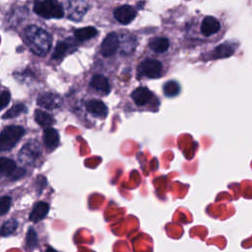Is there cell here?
Masks as SVG:
<instances>
[{
    "label": "cell",
    "mask_w": 252,
    "mask_h": 252,
    "mask_svg": "<svg viewBox=\"0 0 252 252\" xmlns=\"http://www.w3.org/2000/svg\"><path fill=\"white\" fill-rule=\"evenodd\" d=\"M16 169V163L14 160L7 158H0V175L13 174Z\"/></svg>",
    "instance_id": "7402d4cb"
},
{
    "label": "cell",
    "mask_w": 252,
    "mask_h": 252,
    "mask_svg": "<svg viewBox=\"0 0 252 252\" xmlns=\"http://www.w3.org/2000/svg\"><path fill=\"white\" fill-rule=\"evenodd\" d=\"M71 4L73 5V7L70 8L71 12L69 14V18L71 19L72 16H74L72 20H78V18H77V16H78L79 19H81L88 10L87 3H85V2H71Z\"/></svg>",
    "instance_id": "ffe728a7"
},
{
    "label": "cell",
    "mask_w": 252,
    "mask_h": 252,
    "mask_svg": "<svg viewBox=\"0 0 252 252\" xmlns=\"http://www.w3.org/2000/svg\"><path fill=\"white\" fill-rule=\"evenodd\" d=\"M97 34V31L94 27H86L75 31V36L80 41H86L94 37Z\"/></svg>",
    "instance_id": "ac0fdd59"
},
{
    "label": "cell",
    "mask_w": 252,
    "mask_h": 252,
    "mask_svg": "<svg viewBox=\"0 0 252 252\" xmlns=\"http://www.w3.org/2000/svg\"><path fill=\"white\" fill-rule=\"evenodd\" d=\"M45 252H57L55 249H53L52 247H48L46 250H45Z\"/></svg>",
    "instance_id": "83f0119b"
},
{
    "label": "cell",
    "mask_w": 252,
    "mask_h": 252,
    "mask_svg": "<svg viewBox=\"0 0 252 252\" xmlns=\"http://www.w3.org/2000/svg\"><path fill=\"white\" fill-rule=\"evenodd\" d=\"M37 104L45 109H54L61 105V98L51 93H45L37 97Z\"/></svg>",
    "instance_id": "30bf717a"
},
{
    "label": "cell",
    "mask_w": 252,
    "mask_h": 252,
    "mask_svg": "<svg viewBox=\"0 0 252 252\" xmlns=\"http://www.w3.org/2000/svg\"><path fill=\"white\" fill-rule=\"evenodd\" d=\"M162 91L165 96L167 97H173L175 95H177L180 92V85L174 81V80H170L164 83L163 87H162Z\"/></svg>",
    "instance_id": "44dd1931"
},
{
    "label": "cell",
    "mask_w": 252,
    "mask_h": 252,
    "mask_svg": "<svg viewBox=\"0 0 252 252\" xmlns=\"http://www.w3.org/2000/svg\"><path fill=\"white\" fill-rule=\"evenodd\" d=\"M49 211V205L45 202H38L34 205L33 209L30 214V220L32 222H37L44 219Z\"/></svg>",
    "instance_id": "5bb4252c"
},
{
    "label": "cell",
    "mask_w": 252,
    "mask_h": 252,
    "mask_svg": "<svg viewBox=\"0 0 252 252\" xmlns=\"http://www.w3.org/2000/svg\"><path fill=\"white\" fill-rule=\"evenodd\" d=\"M225 31L223 22L212 15L192 17L185 27V38L196 43L216 42Z\"/></svg>",
    "instance_id": "6da1fadb"
},
{
    "label": "cell",
    "mask_w": 252,
    "mask_h": 252,
    "mask_svg": "<svg viewBox=\"0 0 252 252\" xmlns=\"http://www.w3.org/2000/svg\"><path fill=\"white\" fill-rule=\"evenodd\" d=\"M17 227H18V221L15 219L8 220L2 224L0 228V234L2 236H9L16 231Z\"/></svg>",
    "instance_id": "603a6c76"
},
{
    "label": "cell",
    "mask_w": 252,
    "mask_h": 252,
    "mask_svg": "<svg viewBox=\"0 0 252 252\" xmlns=\"http://www.w3.org/2000/svg\"><path fill=\"white\" fill-rule=\"evenodd\" d=\"M38 245V238H37V233L36 231L32 228L30 227L26 236V246L27 249L32 250L34 248H36Z\"/></svg>",
    "instance_id": "d4e9b609"
},
{
    "label": "cell",
    "mask_w": 252,
    "mask_h": 252,
    "mask_svg": "<svg viewBox=\"0 0 252 252\" xmlns=\"http://www.w3.org/2000/svg\"><path fill=\"white\" fill-rule=\"evenodd\" d=\"M131 97L134 102L139 106H144L153 100L154 94L146 87H139L135 89L132 94Z\"/></svg>",
    "instance_id": "9c48e42d"
},
{
    "label": "cell",
    "mask_w": 252,
    "mask_h": 252,
    "mask_svg": "<svg viewBox=\"0 0 252 252\" xmlns=\"http://www.w3.org/2000/svg\"><path fill=\"white\" fill-rule=\"evenodd\" d=\"M139 73L142 76H146L151 79H157L163 75V65L162 63L154 58H147L145 59L138 68Z\"/></svg>",
    "instance_id": "5b68a950"
},
{
    "label": "cell",
    "mask_w": 252,
    "mask_h": 252,
    "mask_svg": "<svg viewBox=\"0 0 252 252\" xmlns=\"http://www.w3.org/2000/svg\"><path fill=\"white\" fill-rule=\"evenodd\" d=\"M90 85L92 88L102 94H108L110 92V85L108 79L103 75L94 76L91 80Z\"/></svg>",
    "instance_id": "9a60e30c"
},
{
    "label": "cell",
    "mask_w": 252,
    "mask_h": 252,
    "mask_svg": "<svg viewBox=\"0 0 252 252\" xmlns=\"http://www.w3.org/2000/svg\"><path fill=\"white\" fill-rule=\"evenodd\" d=\"M34 119L41 127H44L45 129L50 128V126H52L55 122L50 114L40 109H36L34 111Z\"/></svg>",
    "instance_id": "e0dca14e"
},
{
    "label": "cell",
    "mask_w": 252,
    "mask_h": 252,
    "mask_svg": "<svg viewBox=\"0 0 252 252\" xmlns=\"http://www.w3.org/2000/svg\"><path fill=\"white\" fill-rule=\"evenodd\" d=\"M136 14H137L136 10L132 6H130V5L119 6L113 12L114 18L120 24H123V25L130 24L135 19Z\"/></svg>",
    "instance_id": "52a82bcc"
},
{
    "label": "cell",
    "mask_w": 252,
    "mask_h": 252,
    "mask_svg": "<svg viewBox=\"0 0 252 252\" xmlns=\"http://www.w3.org/2000/svg\"><path fill=\"white\" fill-rule=\"evenodd\" d=\"M25 129L19 125H10L0 132V152L12 150L23 137Z\"/></svg>",
    "instance_id": "3957f363"
},
{
    "label": "cell",
    "mask_w": 252,
    "mask_h": 252,
    "mask_svg": "<svg viewBox=\"0 0 252 252\" xmlns=\"http://www.w3.org/2000/svg\"><path fill=\"white\" fill-rule=\"evenodd\" d=\"M24 34L26 43L34 54L44 56L49 51L52 37L45 30L32 25L25 30Z\"/></svg>",
    "instance_id": "7a4b0ae2"
},
{
    "label": "cell",
    "mask_w": 252,
    "mask_h": 252,
    "mask_svg": "<svg viewBox=\"0 0 252 252\" xmlns=\"http://www.w3.org/2000/svg\"><path fill=\"white\" fill-rule=\"evenodd\" d=\"M27 107H26V105L25 104H22V103H19V104H15L14 106H12L9 110H7L4 114H3V116H2V118L3 119H10V118H14V117H16V116H18V115H20L21 113H25V112H27Z\"/></svg>",
    "instance_id": "cb8c5ba5"
},
{
    "label": "cell",
    "mask_w": 252,
    "mask_h": 252,
    "mask_svg": "<svg viewBox=\"0 0 252 252\" xmlns=\"http://www.w3.org/2000/svg\"><path fill=\"white\" fill-rule=\"evenodd\" d=\"M119 47V38L115 32L108 33L101 43V53L105 57L112 56Z\"/></svg>",
    "instance_id": "ba28073f"
},
{
    "label": "cell",
    "mask_w": 252,
    "mask_h": 252,
    "mask_svg": "<svg viewBox=\"0 0 252 252\" xmlns=\"http://www.w3.org/2000/svg\"><path fill=\"white\" fill-rule=\"evenodd\" d=\"M33 11L40 17L45 19H59L64 16L62 6L57 1H40L33 6Z\"/></svg>",
    "instance_id": "277c9868"
},
{
    "label": "cell",
    "mask_w": 252,
    "mask_h": 252,
    "mask_svg": "<svg viewBox=\"0 0 252 252\" xmlns=\"http://www.w3.org/2000/svg\"><path fill=\"white\" fill-rule=\"evenodd\" d=\"M10 98H11V95L8 91H3L0 93V110L8 105Z\"/></svg>",
    "instance_id": "4316f807"
},
{
    "label": "cell",
    "mask_w": 252,
    "mask_h": 252,
    "mask_svg": "<svg viewBox=\"0 0 252 252\" xmlns=\"http://www.w3.org/2000/svg\"><path fill=\"white\" fill-rule=\"evenodd\" d=\"M235 50V44H231L230 42H224L221 45L217 46L212 52H210L207 55H211L210 59H216V58H222L230 56Z\"/></svg>",
    "instance_id": "4fadbf2b"
},
{
    "label": "cell",
    "mask_w": 252,
    "mask_h": 252,
    "mask_svg": "<svg viewBox=\"0 0 252 252\" xmlns=\"http://www.w3.org/2000/svg\"><path fill=\"white\" fill-rule=\"evenodd\" d=\"M11 206V198L9 196H3L0 198V216L6 214Z\"/></svg>",
    "instance_id": "484cf974"
},
{
    "label": "cell",
    "mask_w": 252,
    "mask_h": 252,
    "mask_svg": "<svg viewBox=\"0 0 252 252\" xmlns=\"http://www.w3.org/2000/svg\"><path fill=\"white\" fill-rule=\"evenodd\" d=\"M149 47L151 50H153L156 53H165L168 51L170 47V41L165 36H158L155 38H152L149 42Z\"/></svg>",
    "instance_id": "7c38bea8"
},
{
    "label": "cell",
    "mask_w": 252,
    "mask_h": 252,
    "mask_svg": "<svg viewBox=\"0 0 252 252\" xmlns=\"http://www.w3.org/2000/svg\"><path fill=\"white\" fill-rule=\"evenodd\" d=\"M39 156V147L36 141H32L26 144L21 152L19 153V158L23 162L32 163Z\"/></svg>",
    "instance_id": "8992f818"
},
{
    "label": "cell",
    "mask_w": 252,
    "mask_h": 252,
    "mask_svg": "<svg viewBox=\"0 0 252 252\" xmlns=\"http://www.w3.org/2000/svg\"><path fill=\"white\" fill-rule=\"evenodd\" d=\"M43 141H44V145L46 146V148L51 149V150L55 149L59 144V134H58L57 130H55L52 127L46 128L44 130V134H43Z\"/></svg>",
    "instance_id": "2e32d148"
},
{
    "label": "cell",
    "mask_w": 252,
    "mask_h": 252,
    "mask_svg": "<svg viewBox=\"0 0 252 252\" xmlns=\"http://www.w3.org/2000/svg\"><path fill=\"white\" fill-rule=\"evenodd\" d=\"M87 110L96 117H105L107 115V107L106 105L98 99H91L86 102Z\"/></svg>",
    "instance_id": "8fae6325"
},
{
    "label": "cell",
    "mask_w": 252,
    "mask_h": 252,
    "mask_svg": "<svg viewBox=\"0 0 252 252\" xmlns=\"http://www.w3.org/2000/svg\"><path fill=\"white\" fill-rule=\"evenodd\" d=\"M71 38H69L68 40H64V41H60L57 43L55 50L52 54V58L53 59H59L61 57H63L67 52L70 51L71 48H73L74 43L71 42L70 40Z\"/></svg>",
    "instance_id": "d6986e66"
}]
</instances>
